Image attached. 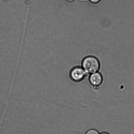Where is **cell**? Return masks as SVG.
I'll list each match as a JSON object with an SVG mask.
<instances>
[{
    "instance_id": "3",
    "label": "cell",
    "mask_w": 134,
    "mask_h": 134,
    "mask_svg": "<svg viewBox=\"0 0 134 134\" xmlns=\"http://www.w3.org/2000/svg\"><path fill=\"white\" fill-rule=\"evenodd\" d=\"M89 82L92 86H100L103 82V77L99 72H97L90 74Z\"/></svg>"
},
{
    "instance_id": "7",
    "label": "cell",
    "mask_w": 134,
    "mask_h": 134,
    "mask_svg": "<svg viewBox=\"0 0 134 134\" xmlns=\"http://www.w3.org/2000/svg\"><path fill=\"white\" fill-rule=\"evenodd\" d=\"M66 1L69 2H73V1H74L75 0H66Z\"/></svg>"
},
{
    "instance_id": "6",
    "label": "cell",
    "mask_w": 134,
    "mask_h": 134,
    "mask_svg": "<svg viewBox=\"0 0 134 134\" xmlns=\"http://www.w3.org/2000/svg\"><path fill=\"white\" fill-rule=\"evenodd\" d=\"M102 0H89V1L92 3L97 4L99 3Z\"/></svg>"
},
{
    "instance_id": "2",
    "label": "cell",
    "mask_w": 134,
    "mask_h": 134,
    "mask_svg": "<svg viewBox=\"0 0 134 134\" xmlns=\"http://www.w3.org/2000/svg\"><path fill=\"white\" fill-rule=\"evenodd\" d=\"M87 73L82 67H73L69 71V76L72 81L75 82H80L85 79Z\"/></svg>"
},
{
    "instance_id": "5",
    "label": "cell",
    "mask_w": 134,
    "mask_h": 134,
    "mask_svg": "<svg viewBox=\"0 0 134 134\" xmlns=\"http://www.w3.org/2000/svg\"><path fill=\"white\" fill-rule=\"evenodd\" d=\"M92 89L94 92H98L100 90V86H93Z\"/></svg>"
},
{
    "instance_id": "1",
    "label": "cell",
    "mask_w": 134,
    "mask_h": 134,
    "mask_svg": "<svg viewBox=\"0 0 134 134\" xmlns=\"http://www.w3.org/2000/svg\"><path fill=\"white\" fill-rule=\"evenodd\" d=\"M81 67L87 74H91L99 71L100 63L99 60L95 56H88L82 60Z\"/></svg>"
},
{
    "instance_id": "4",
    "label": "cell",
    "mask_w": 134,
    "mask_h": 134,
    "mask_svg": "<svg viewBox=\"0 0 134 134\" xmlns=\"http://www.w3.org/2000/svg\"><path fill=\"white\" fill-rule=\"evenodd\" d=\"M99 133V132H98V131L94 129L89 130L86 133V134H98Z\"/></svg>"
}]
</instances>
